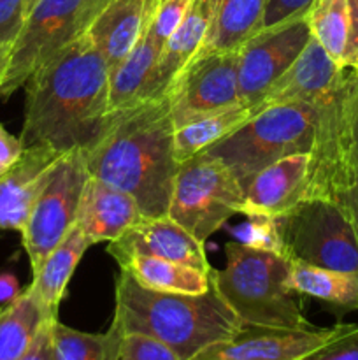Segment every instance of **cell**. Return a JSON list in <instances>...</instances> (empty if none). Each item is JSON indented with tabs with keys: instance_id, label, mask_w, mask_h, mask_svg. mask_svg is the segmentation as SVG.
Wrapping results in <instances>:
<instances>
[{
	"instance_id": "6da1fadb",
	"label": "cell",
	"mask_w": 358,
	"mask_h": 360,
	"mask_svg": "<svg viewBox=\"0 0 358 360\" xmlns=\"http://www.w3.org/2000/svg\"><path fill=\"white\" fill-rule=\"evenodd\" d=\"M109 76L84 32L42 63L25 84L23 146L48 144L60 153L90 146L111 112Z\"/></svg>"
},
{
	"instance_id": "7a4b0ae2",
	"label": "cell",
	"mask_w": 358,
	"mask_h": 360,
	"mask_svg": "<svg viewBox=\"0 0 358 360\" xmlns=\"http://www.w3.org/2000/svg\"><path fill=\"white\" fill-rule=\"evenodd\" d=\"M90 176L130 193L144 217H165L179 164L167 97L142 98L109 112L97 139L84 148Z\"/></svg>"
},
{
	"instance_id": "3957f363",
	"label": "cell",
	"mask_w": 358,
	"mask_h": 360,
	"mask_svg": "<svg viewBox=\"0 0 358 360\" xmlns=\"http://www.w3.org/2000/svg\"><path fill=\"white\" fill-rule=\"evenodd\" d=\"M242 322L213 285L206 294L160 292L140 285L119 269L114 281V316L111 329L144 334L190 360L218 341L239 333Z\"/></svg>"
},
{
	"instance_id": "277c9868",
	"label": "cell",
	"mask_w": 358,
	"mask_h": 360,
	"mask_svg": "<svg viewBox=\"0 0 358 360\" xmlns=\"http://www.w3.org/2000/svg\"><path fill=\"white\" fill-rule=\"evenodd\" d=\"M227 264L213 271V281L223 301L242 326L272 329H309L300 294L288 285L291 260L270 250L244 243L225 246Z\"/></svg>"
},
{
	"instance_id": "5b68a950",
	"label": "cell",
	"mask_w": 358,
	"mask_h": 360,
	"mask_svg": "<svg viewBox=\"0 0 358 360\" xmlns=\"http://www.w3.org/2000/svg\"><path fill=\"white\" fill-rule=\"evenodd\" d=\"M314 136L304 199L339 200L357 174L354 129L358 118V70L344 67L337 83L312 102Z\"/></svg>"
},
{
	"instance_id": "8992f818",
	"label": "cell",
	"mask_w": 358,
	"mask_h": 360,
	"mask_svg": "<svg viewBox=\"0 0 358 360\" xmlns=\"http://www.w3.org/2000/svg\"><path fill=\"white\" fill-rule=\"evenodd\" d=\"M312 136V104L291 102L256 112L249 122L202 153L227 165L244 192L249 181L274 162L295 153H309Z\"/></svg>"
},
{
	"instance_id": "52a82bcc",
	"label": "cell",
	"mask_w": 358,
	"mask_h": 360,
	"mask_svg": "<svg viewBox=\"0 0 358 360\" xmlns=\"http://www.w3.org/2000/svg\"><path fill=\"white\" fill-rule=\"evenodd\" d=\"M276 220L283 253L291 262L358 273L357 234L340 202L309 197Z\"/></svg>"
},
{
	"instance_id": "ba28073f",
	"label": "cell",
	"mask_w": 358,
	"mask_h": 360,
	"mask_svg": "<svg viewBox=\"0 0 358 360\" xmlns=\"http://www.w3.org/2000/svg\"><path fill=\"white\" fill-rule=\"evenodd\" d=\"M244 214V192L230 169L199 153L179 164L167 217L206 243L232 217Z\"/></svg>"
},
{
	"instance_id": "9c48e42d",
	"label": "cell",
	"mask_w": 358,
	"mask_h": 360,
	"mask_svg": "<svg viewBox=\"0 0 358 360\" xmlns=\"http://www.w3.org/2000/svg\"><path fill=\"white\" fill-rule=\"evenodd\" d=\"M88 178L90 172L81 148L62 153L51 179L35 200L27 225L21 231L32 274L76 225Z\"/></svg>"
},
{
	"instance_id": "30bf717a",
	"label": "cell",
	"mask_w": 358,
	"mask_h": 360,
	"mask_svg": "<svg viewBox=\"0 0 358 360\" xmlns=\"http://www.w3.org/2000/svg\"><path fill=\"white\" fill-rule=\"evenodd\" d=\"M84 0H39L27 14L11 51L9 69L0 84V98H9L28 77L83 34Z\"/></svg>"
},
{
	"instance_id": "8fae6325",
	"label": "cell",
	"mask_w": 358,
	"mask_h": 360,
	"mask_svg": "<svg viewBox=\"0 0 358 360\" xmlns=\"http://www.w3.org/2000/svg\"><path fill=\"white\" fill-rule=\"evenodd\" d=\"M165 97L174 127L241 104L239 51L200 49L174 77Z\"/></svg>"
},
{
	"instance_id": "7c38bea8",
	"label": "cell",
	"mask_w": 358,
	"mask_h": 360,
	"mask_svg": "<svg viewBox=\"0 0 358 360\" xmlns=\"http://www.w3.org/2000/svg\"><path fill=\"white\" fill-rule=\"evenodd\" d=\"M311 41L307 18L262 28L239 49V98L256 104Z\"/></svg>"
},
{
	"instance_id": "4fadbf2b",
	"label": "cell",
	"mask_w": 358,
	"mask_h": 360,
	"mask_svg": "<svg viewBox=\"0 0 358 360\" xmlns=\"http://www.w3.org/2000/svg\"><path fill=\"white\" fill-rule=\"evenodd\" d=\"M346 323L309 329H272L242 326L228 340L218 341L190 360H298L340 333Z\"/></svg>"
},
{
	"instance_id": "5bb4252c",
	"label": "cell",
	"mask_w": 358,
	"mask_h": 360,
	"mask_svg": "<svg viewBox=\"0 0 358 360\" xmlns=\"http://www.w3.org/2000/svg\"><path fill=\"white\" fill-rule=\"evenodd\" d=\"M107 253L116 262L132 255H147L185 264L206 273L213 271L204 243L193 238L185 227L175 224L167 214L154 218L142 217L121 238L109 243Z\"/></svg>"
},
{
	"instance_id": "9a60e30c",
	"label": "cell",
	"mask_w": 358,
	"mask_h": 360,
	"mask_svg": "<svg viewBox=\"0 0 358 360\" xmlns=\"http://www.w3.org/2000/svg\"><path fill=\"white\" fill-rule=\"evenodd\" d=\"M62 153L48 144L25 148L20 160L0 176V229L21 232L35 200L55 172Z\"/></svg>"
},
{
	"instance_id": "2e32d148",
	"label": "cell",
	"mask_w": 358,
	"mask_h": 360,
	"mask_svg": "<svg viewBox=\"0 0 358 360\" xmlns=\"http://www.w3.org/2000/svg\"><path fill=\"white\" fill-rule=\"evenodd\" d=\"M344 67L333 62L316 39L311 37L304 51L270 84L255 105L256 112L291 102H312L330 90Z\"/></svg>"
},
{
	"instance_id": "e0dca14e",
	"label": "cell",
	"mask_w": 358,
	"mask_h": 360,
	"mask_svg": "<svg viewBox=\"0 0 358 360\" xmlns=\"http://www.w3.org/2000/svg\"><path fill=\"white\" fill-rule=\"evenodd\" d=\"M309 153H295L260 171L244 188L246 217L277 218L304 199Z\"/></svg>"
},
{
	"instance_id": "ac0fdd59",
	"label": "cell",
	"mask_w": 358,
	"mask_h": 360,
	"mask_svg": "<svg viewBox=\"0 0 358 360\" xmlns=\"http://www.w3.org/2000/svg\"><path fill=\"white\" fill-rule=\"evenodd\" d=\"M158 2L160 0H109L88 25L84 34L102 53L109 72L142 37Z\"/></svg>"
},
{
	"instance_id": "d6986e66",
	"label": "cell",
	"mask_w": 358,
	"mask_h": 360,
	"mask_svg": "<svg viewBox=\"0 0 358 360\" xmlns=\"http://www.w3.org/2000/svg\"><path fill=\"white\" fill-rule=\"evenodd\" d=\"M142 217L130 193L90 176L81 197L76 225L91 245H97L116 241Z\"/></svg>"
},
{
	"instance_id": "ffe728a7",
	"label": "cell",
	"mask_w": 358,
	"mask_h": 360,
	"mask_svg": "<svg viewBox=\"0 0 358 360\" xmlns=\"http://www.w3.org/2000/svg\"><path fill=\"white\" fill-rule=\"evenodd\" d=\"M213 13L214 0H193L183 23L164 44L157 65L147 79L142 98L165 97L174 77L202 48Z\"/></svg>"
},
{
	"instance_id": "44dd1931",
	"label": "cell",
	"mask_w": 358,
	"mask_h": 360,
	"mask_svg": "<svg viewBox=\"0 0 358 360\" xmlns=\"http://www.w3.org/2000/svg\"><path fill=\"white\" fill-rule=\"evenodd\" d=\"M90 246V239L81 232L77 225H74L72 231L42 260L39 269L32 274L34 280L28 288L49 316L58 319L60 302L65 297L70 278Z\"/></svg>"
},
{
	"instance_id": "7402d4cb",
	"label": "cell",
	"mask_w": 358,
	"mask_h": 360,
	"mask_svg": "<svg viewBox=\"0 0 358 360\" xmlns=\"http://www.w3.org/2000/svg\"><path fill=\"white\" fill-rule=\"evenodd\" d=\"M267 0H214V13L200 49L239 51L263 28Z\"/></svg>"
},
{
	"instance_id": "603a6c76",
	"label": "cell",
	"mask_w": 358,
	"mask_h": 360,
	"mask_svg": "<svg viewBox=\"0 0 358 360\" xmlns=\"http://www.w3.org/2000/svg\"><path fill=\"white\" fill-rule=\"evenodd\" d=\"M256 115L255 105L235 104L221 111L199 116L174 127V157L178 164L202 153L218 141L230 136Z\"/></svg>"
},
{
	"instance_id": "cb8c5ba5",
	"label": "cell",
	"mask_w": 358,
	"mask_h": 360,
	"mask_svg": "<svg viewBox=\"0 0 358 360\" xmlns=\"http://www.w3.org/2000/svg\"><path fill=\"white\" fill-rule=\"evenodd\" d=\"M119 269L132 274L140 285L160 292L175 294H206L213 288V271L195 269L172 260L147 255H132L118 260Z\"/></svg>"
},
{
	"instance_id": "d4e9b609",
	"label": "cell",
	"mask_w": 358,
	"mask_h": 360,
	"mask_svg": "<svg viewBox=\"0 0 358 360\" xmlns=\"http://www.w3.org/2000/svg\"><path fill=\"white\" fill-rule=\"evenodd\" d=\"M49 320L56 319L46 313L30 288L0 308V360L23 357Z\"/></svg>"
},
{
	"instance_id": "484cf974",
	"label": "cell",
	"mask_w": 358,
	"mask_h": 360,
	"mask_svg": "<svg viewBox=\"0 0 358 360\" xmlns=\"http://www.w3.org/2000/svg\"><path fill=\"white\" fill-rule=\"evenodd\" d=\"M288 285L297 294L318 299L339 311H358V273L291 262Z\"/></svg>"
},
{
	"instance_id": "4316f807",
	"label": "cell",
	"mask_w": 358,
	"mask_h": 360,
	"mask_svg": "<svg viewBox=\"0 0 358 360\" xmlns=\"http://www.w3.org/2000/svg\"><path fill=\"white\" fill-rule=\"evenodd\" d=\"M150 27V25H147ZM161 46L151 39L150 32H144L132 51L119 62L109 76V105L111 111L126 108L140 101L146 90L147 79L153 72Z\"/></svg>"
},
{
	"instance_id": "83f0119b",
	"label": "cell",
	"mask_w": 358,
	"mask_h": 360,
	"mask_svg": "<svg viewBox=\"0 0 358 360\" xmlns=\"http://www.w3.org/2000/svg\"><path fill=\"white\" fill-rule=\"evenodd\" d=\"M311 37L319 42L326 55L344 67L350 42V2L347 0H314L305 14Z\"/></svg>"
},
{
	"instance_id": "f1b7e54d",
	"label": "cell",
	"mask_w": 358,
	"mask_h": 360,
	"mask_svg": "<svg viewBox=\"0 0 358 360\" xmlns=\"http://www.w3.org/2000/svg\"><path fill=\"white\" fill-rule=\"evenodd\" d=\"M119 334L109 327L91 334L67 327L56 320L51 329V360H114Z\"/></svg>"
},
{
	"instance_id": "f546056e",
	"label": "cell",
	"mask_w": 358,
	"mask_h": 360,
	"mask_svg": "<svg viewBox=\"0 0 358 360\" xmlns=\"http://www.w3.org/2000/svg\"><path fill=\"white\" fill-rule=\"evenodd\" d=\"M114 360H181L168 347L144 334H121Z\"/></svg>"
},
{
	"instance_id": "4dcf8cb0",
	"label": "cell",
	"mask_w": 358,
	"mask_h": 360,
	"mask_svg": "<svg viewBox=\"0 0 358 360\" xmlns=\"http://www.w3.org/2000/svg\"><path fill=\"white\" fill-rule=\"evenodd\" d=\"M192 2L193 0H160L158 2L153 16H151L147 32H150L151 39L158 46H161V49L168 37L174 34L175 28L183 23Z\"/></svg>"
},
{
	"instance_id": "1f68e13d",
	"label": "cell",
	"mask_w": 358,
	"mask_h": 360,
	"mask_svg": "<svg viewBox=\"0 0 358 360\" xmlns=\"http://www.w3.org/2000/svg\"><path fill=\"white\" fill-rule=\"evenodd\" d=\"M298 360H358V326L346 323L337 336Z\"/></svg>"
},
{
	"instance_id": "d6a6232c",
	"label": "cell",
	"mask_w": 358,
	"mask_h": 360,
	"mask_svg": "<svg viewBox=\"0 0 358 360\" xmlns=\"http://www.w3.org/2000/svg\"><path fill=\"white\" fill-rule=\"evenodd\" d=\"M251 221L242 229L246 239L242 243L258 250H270V252L283 253V243H281L279 227L276 218L267 217H249ZM284 255V253H283Z\"/></svg>"
},
{
	"instance_id": "836d02e7",
	"label": "cell",
	"mask_w": 358,
	"mask_h": 360,
	"mask_svg": "<svg viewBox=\"0 0 358 360\" xmlns=\"http://www.w3.org/2000/svg\"><path fill=\"white\" fill-rule=\"evenodd\" d=\"M314 0H267L263 28L274 27L283 21L293 20L307 14Z\"/></svg>"
},
{
	"instance_id": "e575fe53",
	"label": "cell",
	"mask_w": 358,
	"mask_h": 360,
	"mask_svg": "<svg viewBox=\"0 0 358 360\" xmlns=\"http://www.w3.org/2000/svg\"><path fill=\"white\" fill-rule=\"evenodd\" d=\"M25 23V0H0V42H14Z\"/></svg>"
},
{
	"instance_id": "d590c367",
	"label": "cell",
	"mask_w": 358,
	"mask_h": 360,
	"mask_svg": "<svg viewBox=\"0 0 358 360\" xmlns=\"http://www.w3.org/2000/svg\"><path fill=\"white\" fill-rule=\"evenodd\" d=\"M25 146L20 137L13 136L0 123V176L6 174L23 155Z\"/></svg>"
},
{
	"instance_id": "8d00e7d4",
	"label": "cell",
	"mask_w": 358,
	"mask_h": 360,
	"mask_svg": "<svg viewBox=\"0 0 358 360\" xmlns=\"http://www.w3.org/2000/svg\"><path fill=\"white\" fill-rule=\"evenodd\" d=\"M56 320H49L44 323L32 347L27 350V354L18 360H51V329Z\"/></svg>"
},
{
	"instance_id": "74e56055",
	"label": "cell",
	"mask_w": 358,
	"mask_h": 360,
	"mask_svg": "<svg viewBox=\"0 0 358 360\" xmlns=\"http://www.w3.org/2000/svg\"><path fill=\"white\" fill-rule=\"evenodd\" d=\"M350 2V16H351V28H350V42H347L346 63L344 67L358 70V0H347Z\"/></svg>"
},
{
	"instance_id": "f35d334b",
	"label": "cell",
	"mask_w": 358,
	"mask_h": 360,
	"mask_svg": "<svg viewBox=\"0 0 358 360\" xmlns=\"http://www.w3.org/2000/svg\"><path fill=\"white\" fill-rule=\"evenodd\" d=\"M337 202L343 204L346 207L347 214L351 218V224H353L354 229V234H357V241H358V169H357V174H354V181L346 192L340 195V199Z\"/></svg>"
},
{
	"instance_id": "ab89813d",
	"label": "cell",
	"mask_w": 358,
	"mask_h": 360,
	"mask_svg": "<svg viewBox=\"0 0 358 360\" xmlns=\"http://www.w3.org/2000/svg\"><path fill=\"white\" fill-rule=\"evenodd\" d=\"M21 287L13 273H0V304L7 306L20 297Z\"/></svg>"
},
{
	"instance_id": "60d3db41",
	"label": "cell",
	"mask_w": 358,
	"mask_h": 360,
	"mask_svg": "<svg viewBox=\"0 0 358 360\" xmlns=\"http://www.w3.org/2000/svg\"><path fill=\"white\" fill-rule=\"evenodd\" d=\"M107 2L109 0H84L83 16H81V28H83V32L86 30V27L91 23V20L97 16L98 11H100Z\"/></svg>"
},
{
	"instance_id": "b9f144b4",
	"label": "cell",
	"mask_w": 358,
	"mask_h": 360,
	"mask_svg": "<svg viewBox=\"0 0 358 360\" xmlns=\"http://www.w3.org/2000/svg\"><path fill=\"white\" fill-rule=\"evenodd\" d=\"M13 44L14 42H0V84H2L4 77H6L7 69H9Z\"/></svg>"
},
{
	"instance_id": "7bdbcfd3",
	"label": "cell",
	"mask_w": 358,
	"mask_h": 360,
	"mask_svg": "<svg viewBox=\"0 0 358 360\" xmlns=\"http://www.w3.org/2000/svg\"><path fill=\"white\" fill-rule=\"evenodd\" d=\"M37 2H39V0H25V18H27V14L30 13L32 9H34V6Z\"/></svg>"
},
{
	"instance_id": "ee69618b",
	"label": "cell",
	"mask_w": 358,
	"mask_h": 360,
	"mask_svg": "<svg viewBox=\"0 0 358 360\" xmlns=\"http://www.w3.org/2000/svg\"><path fill=\"white\" fill-rule=\"evenodd\" d=\"M354 160H357V167H358V118H357V129H354Z\"/></svg>"
}]
</instances>
